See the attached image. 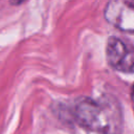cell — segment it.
Segmentation results:
<instances>
[{
  "instance_id": "obj_1",
  "label": "cell",
  "mask_w": 134,
  "mask_h": 134,
  "mask_svg": "<svg viewBox=\"0 0 134 134\" xmlns=\"http://www.w3.org/2000/svg\"><path fill=\"white\" fill-rule=\"evenodd\" d=\"M73 115L80 126L96 134H121L122 111L118 100L109 94L98 98L83 97L76 100Z\"/></svg>"
},
{
  "instance_id": "obj_2",
  "label": "cell",
  "mask_w": 134,
  "mask_h": 134,
  "mask_svg": "<svg viewBox=\"0 0 134 134\" xmlns=\"http://www.w3.org/2000/svg\"><path fill=\"white\" fill-rule=\"evenodd\" d=\"M109 65L117 71L134 73V47L117 37H110L106 45Z\"/></svg>"
},
{
  "instance_id": "obj_3",
  "label": "cell",
  "mask_w": 134,
  "mask_h": 134,
  "mask_svg": "<svg viewBox=\"0 0 134 134\" xmlns=\"http://www.w3.org/2000/svg\"><path fill=\"white\" fill-rule=\"evenodd\" d=\"M108 23L119 30L134 32V1L112 0L104 10Z\"/></svg>"
},
{
  "instance_id": "obj_4",
  "label": "cell",
  "mask_w": 134,
  "mask_h": 134,
  "mask_svg": "<svg viewBox=\"0 0 134 134\" xmlns=\"http://www.w3.org/2000/svg\"><path fill=\"white\" fill-rule=\"evenodd\" d=\"M131 98H132V100L134 102V86L132 87V90H131Z\"/></svg>"
}]
</instances>
